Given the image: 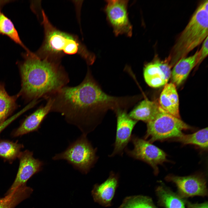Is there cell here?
Listing matches in <instances>:
<instances>
[{"label":"cell","instance_id":"1","mask_svg":"<svg viewBox=\"0 0 208 208\" xmlns=\"http://www.w3.org/2000/svg\"><path fill=\"white\" fill-rule=\"evenodd\" d=\"M50 97L51 112L60 113L66 121L75 125L87 135L101 122L109 110L126 109L131 103L128 96L116 97L104 92L88 69L82 82L74 87L65 86Z\"/></svg>","mask_w":208,"mask_h":208},{"label":"cell","instance_id":"2","mask_svg":"<svg viewBox=\"0 0 208 208\" xmlns=\"http://www.w3.org/2000/svg\"><path fill=\"white\" fill-rule=\"evenodd\" d=\"M19 65L21 88L18 94L29 101L47 99L69 81L68 74L59 62L41 59L30 51Z\"/></svg>","mask_w":208,"mask_h":208},{"label":"cell","instance_id":"3","mask_svg":"<svg viewBox=\"0 0 208 208\" xmlns=\"http://www.w3.org/2000/svg\"><path fill=\"white\" fill-rule=\"evenodd\" d=\"M42 14L44 38L42 47L35 53L38 56L58 62V59L63 55L78 54L88 65L94 63L96 58L94 53L88 51L76 37L54 27L43 11Z\"/></svg>","mask_w":208,"mask_h":208},{"label":"cell","instance_id":"4","mask_svg":"<svg viewBox=\"0 0 208 208\" xmlns=\"http://www.w3.org/2000/svg\"><path fill=\"white\" fill-rule=\"evenodd\" d=\"M208 5L207 0L200 3L179 36L166 59L170 66L186 57L208 37Z\"/></svg>","mask_w":208,"mask_h":208},{"label":"cell","instance_id":"5","mask_svg":"<svg viewBox=\"0 0 208 208\" xmlns=\"http://www.w3.org/2000/svg\"><path fill=\"white\" fill-rule=\"evenodd\" d=\"M96 151L97 148L93 147L86 135L82 134L64 151L56 154L52 159L66 160L75 168L86 174L97 161Z\"/></svg>","mask_w":208,"mask_h":208},{"label":"cell","instance_id":"6","mask_svg":"<svg viewBox=\"0 0 208 208\" xmlns=\"http://www.w3.org/2000/svg\"><path fill=\"white\" fill-rule=\"evenodd\" d=\"M180 118L164 111L160 107L155 118L147 123V130L144 139L151 143L180 136L183 130L192 129Z\"/></svg>","mask_w":208,"mask_h":208},{"label":"cell","instance_id":"7","mask_svg":"<svg viewBox=\"0 0 208 208\" xmlns=\"http://www.w3.org/2000/svg\"><path fill=\"white\" fill-rule=\"evenodd\" d=\"M131 141L133 148L131 150L125 149L127 155L135 159L147 163L153 168L155 174H157L158 165L167 161L166 153L148 140L135 135H132Z\"/></svg>","mask_w":208,"mask_h":208},{"label":"cell","instance_id":"8","mask_svg":"<svg viewBox=\"0 0 208 208\" xmlns=\"http://www.w3.org/2000/svg\"><path fill=\"white\" fill-rule=\"evenodd\" d=\"M128 0H106L105 11L107 20L116 36L124 34L131 37L132 26L128 17Z\"/></svg>","mask_w":208,"mask_h":208},{"label":"cell","instance_id":"9","mask_svg":"<svg viewBox=\"0 0 208 208\" xmlns=\"http://www.w3.org/2000/svg\"><path fill=\"white\" fill-rule=\"evenodd\" d=\"M116 117V129L114 149L109 155L113 157L117 155H122L124 150L132 137V133L138 121L131 118L127 110H119L115 112Z\"/></svg>","mask_w":208,"mask_h":208},{"label":"cell","instance_id":"10","mask_svg":"<svg viewBox=\"0 0 208 208\" xmlns=\"http://www.w3.org/2000/svg\"><path fill=\"white\" fill-rule=\"evenodd\" d=\"M18 157L20 164L16 178L5 195L13 192L23 185L34 174L40 171L44 165L43 162L35 159L32 152L25 151L21 153Z\"/></svg>","mask_w":208,"mask_h":208},{"label":"cell","instance_id":"11","mask_svg":"<svg viewBox=\"0 0 208 208\" xmlns=\"http://www.w3.org/2000/svg\"><path fill=\"white\" fill-rule=\"evenodd\" d=\"M166 179L167 181L175 183L181 197L195 196H203L207 195L206 180L201 176L179 177L170 175L167 176Z\"/></svg>","mask_w":208,"mask_h":208},{"label":"cell","instance_id":"12","mask_svg":"<svg viewBox=\"0 0 208 208\" xmlns=\"http://www.w3.org/2000/svg\"><path fill=\"white\" fill-rule=\"evenodd\" d=\"M171 66L166 60L157 59L145 65L143 75L146 83L150 86L157 88L165 85L171 76Z\"/></svg>","mask_w":208,"mask_h":208},{"label":"cell","instance_id":"13","mask_svg":"<svg viewBox=\"0 0 208 208\" xmlns=\"http://www.w3.org/2000/svg\"><path fill=\"white\" fill-rule=\"evenodd\" d=\"M118 175L112 172L104 182L95 185L92 192L94 201L104 207L110 206L118 186Z\"/></svg>","mask_w":208,"mask_h":208},{"label":"cell","instance_id":"14","mask_svg":"<svg viewBox=\"0 0 208 208\" xmlns=\"http://www.w3.org/2000/svg\"><path fill=\"white\" fill-rule=\"evenodd\" d=\"M47 102L44 106H41L27 117L14 133L17 136L37 131L48 114L51 112L52 105L51 98H47Z\"/></svg>","mask_w":208,"mask_h":208},{"label":"cell","instance_id":"15","mask_svg":"<svg viewBox=\"0 0 208 208\" xmlns=\"http://www.w3.org/2000/svg\"><path fill=\"white\" fill-rule=\"evenodd\" d=\"M159 105L166 112L180 118L179 96L176 86L173 83L165 85L160 96Z\"/></svg>","mask_w":208,"mask_h":208},{"label":"cell","instance_id":"16","mask_svg":"<svg viewBox=\"0 0 208 208\" xmlns=\"http://www.w3.org/2000/svg\"><path fill=\"white\" fill-rule=\"evenodd\" d=\"M198 50L192 55L184 57L175 64L171 76L173 83L175 85L180 84L187 77L192 69L196 66Z\"/></svg>","mask_w":208,"mask_h":208},{"label":"cell","instance_id":"17","mask_svg":"<svg viewBox=\"0 0 208 208\" xmlns=\"http://www.w3.org/2000/svg\"><path fill=\"white\" fill-rule=\"evenodd\" d=\"M159 105L154 101L145 99L141 101L128 114L132 119L146 123L153 120L159 111Z\"/></svg>","mask_w":208,"mask_h":208},{"label":"cell","instance_id":"18","mask_svg":"<svg viewBox=\"0 0 208 208\" xmlns=\"http://www.w3.org/2000/svg\"><path fill=\"white\" fill-rule=\"evenodd\" d=\"M33 190L26 185L19 187L13 192L0 198V208H14L28 198Z\"/></svg>","mask_w":208,"mask_h":208},{"label":"cell","instance_id":"19","mask_svg":"<svg viewBox=\"0 0 208 208\" xmlns=\"http://www.w3.org/2000/svg\"><path fill=\"white\" fill-rule=\"evenodd\" d=\"M19 97L18 94L10 96L8 94L4 84L0 83V124L16 108V100Z\"/></svg>","mask_w":208,"mask_h":208},{"label":"cell","instance_id":"20","mask_svg":"<svg viewBox=\"0 0 208 208\" xmlns=\"http://www.w3.org/2000/svg\"><path fill=\"white\" fill-rule=\"evenodd\" d=\"M156 193L159 203L165 208H185L181 197L166 188L159 186Z\"/></svg>","mask_w":208,"mask_h":208},{"label":"cell","instance_id":"21","mask_svg":"<svg viewBox=\"0 0 208 208\" xmlns=\"http://www.w3.org/2000/svg\"><path fill=\"white\" fill-rule=\"evenodd\" d=\"M183 144H192L206 150L208 148V129L205 128L192 134L183 133L180 136L174 138Z\"/></svg>","mask_w":208,"mask_h":208},{"label":"cell","instance_id":"22","mask_svg":"<svg viewBox=\"0 0 208 208\" xmlns=\"http://www.w3.org/2000/svg\"><path fill=\"white\" fill-rule=\"evenodd\" d=\"M0 34L7 36L23 47L27 52L30 51L22 42L12 22L1 11L0 8Z\"/></svg>","mask_w":208,"mask_h":208},{"label":"cell","instance_id":"23","mask_svg":"<svg viewBox=\"0 0 208 208\" xmlns=\"http://www.w3.org/2000/svg\"><path fill=\"white\" fill-rule=\"evenodd\" d=\"M118 208H157L150 198L141 195L126 197Z\"/></svg>","mask_w":208,"mask_h":208},{"label":"cell","instance_id":"24","mask_svg":"<svg viewBox=\"0 0 208 208\" xmlns=\"http://www.w3.org/2000/svg\"><path fill=\"white\" fill-rule=\"evenodd\" d=\"M21 144L8 141L0 142V156L6 159L13 160L18 157L22 147Z\"/></svg>","mask_w":208,"mask_h":208},{"label":"cell","instance_id":"25","mask_svg":"<svg viewBox=\"0 0 208 208\" xmlns=\"http://www.w3.org/2000/svg\"><path fill=\"white\" fill-rule=\"evenodd\" d=\"M208 53V39L207 37L203 42L200 49L198 50L196 65H198L201 63L207 56Z\"/></svg>","mask_w":208,"mask_h":208},{"label":"cell","instance_id":"26","mask_svg":"<svg viewBox=\"0 0 208 208\" xmlns=\"http://www.w3.org/2000/svg\"><path fill=\"white\" fill-rule=\"evenodd\" d=\"M21 114L20 112L16 114L11 118H9L7 120H5L4 122L0 124V133L8 125H9L11 122L15 119L17 117H18Z\"/></svg>","mask_w":208,"mask_h":208},{"label":"cell","instance_id":"27","mask_svg":"<svg viewBox=\"0 0 208 208\" xmlns=\"http://www.w3.org/2000/svg\"><path fill=\"white\" fill-rule=\"evenodd\" d=\"M208 206L207 202L200 204L187 203L188 208H208Z\"/></svg>","mask_w":208,"mask_h":208},{"label":"cell","instance_id":"28","mask_svg":"<svg viewBox=\"0 0 208 208\" xmlns=\"http://www.w3.org/2000/svg\"><path fill=\"white\" fill-rule=\"evenodd\" d=\"M9 1H0V8L1 6L2 5H4V4L8 3V2Z\"/></svg>","mask_w":208,"mask_h":208}]
</instances>
